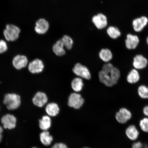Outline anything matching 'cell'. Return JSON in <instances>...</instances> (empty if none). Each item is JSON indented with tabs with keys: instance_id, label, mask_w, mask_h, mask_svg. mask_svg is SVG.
Instances as JSON below:
<instances>
[{
	"instance_id": "15",
	"label": "cell",
	"mask_w": 148,
	"mask_h": 148,
	"mask_svg": "<svg viewBox=\"0 0 148 148\" xmlns=\"http://www.w3.org/2000/svg\"><path fill=\"white\" fill-rule=\"evenodd\" d=\"M99 77L101 82L106 86L111 87L116 85L111 78L110 74L105 73L101 70L99 72Z\"/></svg>"
},
{
	"instance_id": "9",
	"label": "cell",
	"mask_w": 148,
	"mask_h": 148,
	"mask_svg": "<svg viewBox=\"0 0 148 148\" xmlns=\"http://www.w3.org/2000/svg\"><path fill=\"white\" fill-rule=\"evenodd\" d=\"M44 68V64L42 61L38 59H35L29 63L28 69L31 73L38 74L41 73Z\"/></svg>"
},
{
	"instance_id": "25",
	"label": "cell",
	"mask_w": 148,
	"mask_h": 148,
	"mask_svg": "<svg viewBox=\"0 0 148 148\" xmlns=\"http://www.w3.org/2000/svg\"><path fill=\"white\" fill-rule=\"evenodd\" d=\"M61 39L65 47L68 50L72 49L73 44V40L71 37L68 35H65L61 38Z\"/></svg>"
},
{
	"instance_id": "20",
	"label": "cell",
	"mask_w": 148,
	"mask_h": 148,
	"mask_svg": "<svg viewBox=\"0 0 148 148\" xmlns=\"http://www.w3.org/2000/svg\"><path fill=\"white\" fill-rule=\"evenodd\" d=\"M99 58L103 62H109L112 60L113 54L110 50L108 49H101L99 53Z\"/></svg>"
},
{
	"instance_id": "18",
	"label": "cell",
	"mask_w": 148,
	"mask_h": 148,
	"mask_svg": "<svg viewBox=\"0 0 148 148\" xmlns=\"http://www.w3.org/2000/svg\"><path fill=\"white\" fill-rule=\"evenodd\" d=\"M140 76L138 70L133 69L129 72L127 77V82L130 84H136L140 80Z\"/></svg>"
},
{
	"instance_id": "2",
	"label": "cell",
	"mask_w": 148,
	"mask_h": 148,
	"mask_svg": "<svg viewBox=\"0 0 148 148\" xmlns=\"http://www.w3.org/2000/svg\"><path fill=\"white\" fill-rule=\"evenodd\" d=\"M20 29L16 25L8 24L3 31V34L5 39L8 41H14L19 38Z\"/></svg>"
},
{
	"instance_id": "32",
	"label": "cell",
	"mask_w": 148,
	"mask_h": 148,
	"mask_svg": "<svg viewBox=\"0 0 148 148\" xmlns=\"http://www.w3.org/2000/svg\"><path fill=\"white\" fill-rule=\"evenodd\" d=\"M51 148H68L67 146L63 143H56Z\"/></svg>"
},
{
	"instance_id": "22",
	"label": "cell",
	"mask_w": 148,
	"mask_h": 148,
	"mask_svg": "<svg viewBox=\"0 0 148 148\" xmlns=\"http://www.w3.org/2000/svg\"><path fill=\"white\" fill-rule=\"evenodd\" d=\"M83 86H84V83H83V79L80 77H75L71 81V88L75 92L78 93L81 92L82 90Z\"/></svg>"
},
{
	"instance_id": "3",
	"label": "cell",
	"mask_w": 148,
	"mask_h": 148,
	"mask_svg": "<svg viewBox=\"0 0 148 148\" xmlns=\"http://www.w3.org/2000/svg\"><path fill=\"white\" fill-rule=\"evenodd\" d=\"M84 102L82 95L77 92L70 94L68 98V105L70 107L76 110L80 108Z\"/></svg>"
},
{
	"instance_id": "14",
	"label": "cell",
	"mask_w": 148,
	"mask_h": 148,
	"mask_svg": "<svg viewBox=\"0 0 148 148\" xmlns=\"http://www.w3.org/2000/svg\"><path fill=\"white\" fill-rule=\"evenodd\" d=\"M148 23V19L145 16L136 18L133 20L132 25L134 30L136 32H140L143 30Z\"/></svg>"
},
{
	"instance_id": "23",
	"label": "cell",
	"mask_w": 148,
	"mask_h": 148,
	"mask_svg": "<svg viewBox=\"0 0 148 148\" xmlns=\"http://www.w3.org/2000/svg\"><path fill=\"white\" fill-rule=\"evenodd\" d=\"M40 142L43 145L48 146L50 145L53 140V136L50 134L49 131H43L40 135Z\"/></svg>"
},
{
	"instance_id": "24",
	"label": "cell",
	"mask_w": 148,
	"mask_h": 148,
	"mask_svg": "<svg viewBox=\"0 0 148 148\" xmlns=\"http://www.w3.org/2000/svg\"><path fill=\"white\" fill-rule=\"evenodd\" d=\"M107 33L108 36L113 39H116L119 38L121 35V32L119 29L117 27L113 26H110L108 28Z\"/></svg>"
},
{
	"instance_id": "19",
	"label": "cell",
	"mask_w": 148,
	"mask_h": 148,
	"mask_svg": "<svg viewBox=\"0 0 148 148\" xmlns=\"http://www.w3.org/2000/svg\"><path fill=\"white\" fill-rule=\"evenodd\" d=\"M125 134L127 137L132 140H136L139 134L138 131L134 125L129 126L126 130Z\"/></svg>"
},
{
	"instance_id": "16",
	"label": "cell",
	"mask_w": 148,
	"mask_h": 148,
	"mask_svg": "<svg viewBox=\"0 0 148 148\" xmlns=\"http://www.w3.org/2000/svg\"><path fill=\"white\" fill-rule=\"evenodd\" d=\"M45 111L48 116L54 117L58 115L60 112V108L56 103H48L46 106Z\"/></svg>"
},
{
	"instance_id": "12",
	"label": "cell",
	"mask_w": 148,
	"mask_h": 148,
	"mask_svg": "<svg viewBox=\"0 0 148 148\" xmlns=\"http://www.w3.org/2000/svg\"><path fill=\"white\" fill-rule=\"evenodd\" d=\"M28 62L27 58L25 56L18 55L14 57L12 63L14 68L19 70L26 66Z\"/></svg>"
},
{
	"instance_id": "27",
	"label": "cell",
	"mask_w": 148,
	"mask_h": 148,
	"mask_svg": "<svg viewBox=\"0 0 148 148\" xmlns=\"http://www.w3.org/2000/svg\"><path fill=\"white\" fill-rule=\"evenodd\" d=\"M110 75L115 84H117L121 76V73L119 70L117 68L114 67L111 71Z\"/></svg>"
},
{
	"instance_id": "5",
	"label": "cell",
	"mask_w": 148,
	"mask_h": 148,
	"mask_svg": "<svg viewBox=\"0 0 148 148\" xmlns=\"http://www.w3.org/2000/svg\"><path fill=\"white\" fill-rule=\"evenodd\" d=\"M16 118L14 115L7 114L3 116L1 119V122L5 129L12 130L16 127Z\"/></svg>"
},
{
	"instance_id": "10",
	"label": "cell",
	"mask_w": 148,
	"mask_h": 148,
	"mask_svg": "<svg viewBox=\"0 0 148 148\" xmlns=\"http://www.w3.org/2000/svg\"><path fill=\"white\" fill-rule=\"evenodd\" d=\"M132 117L131 112L127 109L122 108L116 113V118L117 121L120 123H126Z\"/></svg>"
},
{
	"instance_id": "33",
	"label": "cell",
	"mask_w": 148,
	"mask_h": 148,
	"mask_svg": "<svg viewBox=\"0 0 148 148\" xmlns=\"http://www.w3.org/2000/svg\"><path fill=\"white\" fill-rule=\"evenodd\" d=\"M143 113L148 117V105L144 107L143 109Z\"/></svg>"
},
{
	"instance_id": "13",
	"label": "cell",
	"mask_w": 148,
	"mask_h": 148,
	"mask_svg": "<svg viewBox=\"0 0 148 148\" xmlns=\"http://www.w3.org/2000/svg\"><path fill=\"white\" fill-rule=\"evenodd\" d=\"M140 42L138 36L130 34L127 35L125 40V45L127 49L133 50L137 47Z\"/></svg>"
},
{
	"instance_id": "17",
	"label": "cell",
	"mask_w": 148,
	"mask_h": 148,
	"mask_svg": "<svg viewBox=\"0 0 148 148\" xmlns=\"http://www.w3.org/2000/svg\"><path fill=\"white\" fill-rule=\"evenodd\" d=\"M64 47L63 43L61 38L53 44L52 47L53 51V53L57 56H62L66 53Z\"/></svg>"
},
{
	"instance_id": "11",
	"label": "cell",
	"mask_w": 148,
	"mask_h": 148,
	"mask_svg": "<svg viewBox=\"0 0 148 148\" xmlns=\"http://www.w3.org/2000/svg\"><path fill=\"white\" fill-rule=\"evenodd\" d=\"M48 101L47 95L44 92H38L35 94L32 99L33 104L39 107H43Z\"/></svg>"
},
{
	"instance_id": "34",
	"label": "cell",
	"mask_w": 148,
	"mask_h": 148,
	"mask_svg": "<svg viewBox=\"0 0 148 148\" xmlns=\"http://www.w3.org/2000/svg\"><path fill=\"white\" fill-rule=\"evenodd\" d=\"M3 127L0 126V142L1 141L3 138Z\"/></svg>"
},
{
	"instance_id": "26",
	"label": "cell",
	"mask_w": 148,
	"mask_h": 148,
	"mask_svg": "<svg viewBox=\"0 0 148 148\" xmlns=\"http://www.w3.org/2000/svg\"><path fill=\"white\" fill-rule=\"evenodd\" d=\"M138 93L140 97L144 99H148V86L142 85L138 87Z\"/></svg>"
},
{
	"instance_id": "4",
	"label": "cell",
	"mask_w": 148,
	"mask_h": 148,
	"mask_svg": "<svg viewBox=\"0 0 148 148\" xmlns=\"http://www.w3.org/2000/svg\"><path fill=\"white\" fill-rule=\"evenodd\" d=\"M73 71L75 75L82 79L89 80L91 78V73L89 70L86 66L79 63L74 66Z\"/></svg>"
},
{
	"instance_id": "36",
	"label": "cell",
	"mask_w": 148,
	"mask_h": 148,
	"mask_svg": "<svg viewBox=\"0 0 148 148\" xmlns=\"http://www.w3.org/2000/svg\"><path fill=\"white\" fill-rule=\"evenodd\" d=\"M32 148H38L36 147H33Z\"/></svg>"
},
{
	"instance_id": "28",
	"label": "cell",
	"mask_w": 148,
	"mask_h": 148,
	"mask_svg": "<svg viewBox=\"0 0 148 148\" xmlns=\"http://www.w3.org/2000/svg\"><path fill=\"white\" fill-rule=\"evenodd\" d=\"M140 128L144 132H148V118H145L140 120Z\"/></svg>"
},
{
	"instance_id": "31",
	"label": "cell",
	"mask_w": 148,
	"mask_h": 148,
	"mask_svg": "<svg viewBox=\"0 0 148 148\" xmlns=\"http://www.w3.org/2000/svg\"><path fill=\"white\" fill-rule=\"evenodd\" d=\"M132 148H148L147 146L140 142H135L133 144Z\"/></svg>"
},
{
	"instance_id": "21",
	"label": "cell",
	"mask_w": 148,
	"mask_h": 148,
	"mask_svg": "<svg viewBox=\"0 0 148 148\" xmlns=\"http://www.w3.org/2000/svg\"><path fill=\"white\" fill-rule=\"evenodd\" d=\"M40 128L43 131H47L51 127V120L49 116H44L39 121Z\"/></svg>"
},
{
	"instance_id": "7",
	"label": "cell",
	"mask_w": 148,
	"mask_h": 148,
	"mask_svg": "<svg viewBox=\"0 0 148 148\" xmlns=\"http://www.w3.org/2000/svg\"><path fill=\"white\" fill-rule=\"evenodd\" d=\"M49 28V22L45 18H40L36 21L34 30L38 34L43 35L47 32Z\"/></svg>"
},
{
	"instance_id": "30",
	"label": "cell",
	"mask_w": 148,
	"mask_h": 148,
	"mask_svg": "<svg viewBox=\"0 0 148 148\" xmlns=\"http://www.w3.org/2000/svg\"><path fill=\"white\" fill-rule=\"evenodd\" d=\"M8 49V46L5 40H0V53H3L6 52Z\"/></svg>"
},
{
	"instance_id": "6",
	"label": "cell",
	"mask_w": 148,
	"mask_h": 148,
	"mask_svg": "<svg viewBox=\"0 0 148 148\" xmlns=\"http://www.w3.org/2000/svg\"><path fill=\"white\" fill-rule=\"evenodd\" d=\"M92 23L98 29H102L107 27L108 21L106 16L102 13H99L92 16Z\"/></svg>"
},
{
	"instance_id": "29",
	"label": "cell",
	"mask_w": 148,
	"mask_h": 148,
	"mask_svg": "<svg viewBox=\"0 0 148 148\" xmlns=\"http://www.w3.org/2000/svg\"><path fill=\"white\" fill-rule=\"evenodd\" d=\"M114 66L112 63L110 62L106 63L103 65L101 71L105 73L110 74L111 71L114 68Z\"/></svg>"
},
{
	"instance_id": "35",
	"label": "cell",
	"mask_w": 148,
	"mask_h": 148,
	"mask_svg": "<svg viewBox=\"0 0 148 148\" xmlns=\"http://www.w3.org/2000/svg\"><path fill=\"white\" fill-rule=\"evenodd\" d=\"M147 44L148 45V36L147 37Z\"/></svg>"
},
{
	"instance_id": "1",
	"label": "cell",
	"mask_w": 148,
	"mask_h": 148,
	"mask_svg": "<svg viewBox=\"0 0 148 148\" xmlns=\"http://www.w3.org/2000/svg\"><path fill=\"white\" fill-rule=\"evenodd\" d=\"M3 103L8 110H16L19 108L21 105V97L16 94H7L4 96Z\"/></svg>"
},
{
	"instance_id": "8",
	"label": "cell",
	"mask_w": 148,
	"mask_h": 148,
	"mask_svg": "<svg viewBox=\"0 0 148 148\" xmlns=\"http://www.w3.org/2000/svg\"><path fill=\"white\" fill-rule=\"evenodd\" d=\"M148 64L147 59L141 54L137 55L133 59L132 64L134 69L142 70L147 67Z\"/></svg>"
}]
</instances>
